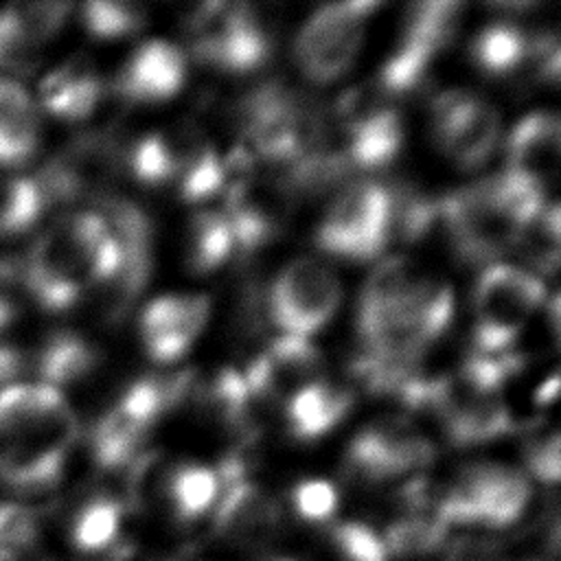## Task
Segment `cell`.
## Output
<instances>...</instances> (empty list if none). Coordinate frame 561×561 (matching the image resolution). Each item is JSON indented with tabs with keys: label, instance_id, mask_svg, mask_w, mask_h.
Returning a JSON list of instances; mask_svg holds the SVG:
<instances>
[{
	"label": "cell",
	"instance_id": "obj_1",
	"mask_svg": "<svg viewBox=\"0 0 561 561\" xmlns=\"http://www.w3.org/2000/svg\"><path fill=\"white\" fill-rule=\"evenodd\" d=\"M77 434V416L61 390L39 381L0 388V489L22 502L50 493Z\"/></svg>",
	"mask_w": 561,
	"mask_h": 561
},
{
	"label": "cell",
	"instance_id": "obj_2",
	"mask_svg": "<svg viewBox=\"0 0 561 561\" xmlns=\"http://www.w3.org/2000/svg\"><path fill=\"white\" fill-rule=\"evenodd\" d=\"M121 267V248L96 210H75L50 224L20 265L33 300L53 313L75 307L90 287L107 285Z\"/></svg>",
	"mask_w": 561,
	"mask_h": 561
},
{
	"label": "cell",
	"instance_id": "obj_3",
	"mask_svg": "<svg viewBox=\"0 0 561 561\" xmlns=\"http://www.w3.org/2000/svg\"><path fill=\"white\" fill-rule=\"evenodd\" d=\"M543 298L546 287L535 274L504 263L486 267L473 294V355L508 353Z\"/></svg>",
	"mask_w": 561,
	"mask_h": 561
},
{
	"label": "cell",
	"instance_id": "obj_4",
	"mask_svg": "<svg viewBox=\"0 0 561 561\" xmlns=\"http://www.w3.org/2000/svg\"><path fill=\"white\" fill-rule=\"evenodd\" d=\"M392 237V188L381 182L359 180L333 199L320 221L318 245L340 259L368 261Z\"/></svg>",
	"mask_w": 561,
	"mask_h": 561
},
{
	"label": "cell",
	"instance_id": "obj_5",
	"mask_svg": "<svg viewBox=\"0 0 561 561\" xmlns=\"http://www.w3.org/2000/svg\"><path fill=\"white\" fill-rule=\"evenodd\" d=\"M438 221L465 263H489L515 245L522 230L495 199L489 180L443 197Z\"/></svg>",
	"mask_w": 561,
	"mask_h": 561
},
{
	"label": "cell",
	"instance_id": "obj_6",
	"mask_svg": "<svg viewBox=\"0 0 561 561\" xmlns=\"http://www.w3.org/2000/svg\"><path fill=\"white\" fill-rule=\"evenodd\" d=\"M342 287L324 263L302 256L291 261L274 278L267 296L270 320L280 335L307 337L320 331L340 307Z\"/></svg>",
	"mask_w": 561,
	"mask_h": 561
},
{
	"label": "cell",
	"instance_id": "obj_7",
	"mask_svg": "<svg viewBox=\"0 0 561 561\" xmlns=\"http://www.w3.org/2000/svg\"><path fill=\"white\" fill-rule=\"evenodd\" d=\"M377 7V2H340L318 9L294 44L300 70L316 83L342 77L362 46L364 18Z\"/></svg>",
	"mask_w": 561,
	"mask_h": 561
},
{
	"label": "cell",
	"instance_id": "obj_8",
	"mask_svg": "<svg viewBox=\"0 0 561 561\" xmlns=\"http://www.w3.org/2000/svg\"><path fill=\"white\" fill-rule=\"evenodd\" d=\"M432 123L443 151L465 169L484 164L500 140L495 107L465 90L440 94L432 105Z\"/></svg>",
	"mask_w": 561,
	"mask_h": 561
},
{
	"label": "cell",
	"instance_id": "obj_9",
	"mask_svg": "<svg viewBox=\"0 0 561 561\" xmlns=\"http://www.w3.org/2000/svg\"><path fill=\"white\" fill-rule=\"evenodd\" d=\"M210 313L206 296H160L140 316V335L149 357L171 364L186 353Z\"/></svg>",
	"mask_w": 561,
	"mask_h": 561
},
{
	"label": "cell",
	"instance_id": "obj_10",
	"mask_svg": "<svg viewBox=\"0 0 561 561\" xmlns=\"http://www.w3.org/2000/svg\"><path fill=\"white\" fill-rule=\"evenodd\" d=\"M184 55L169 42H147L131 53L116 77V92L131 103L171 99L184 83Z\"/></svg>",
	"mask_w": 561,
	"mask_h": 561
},
{
	"label": "cell",
	"instance_id": "obj_11",
	"mask_svg": "<svg viewBox=\"0 0 561 561\" xmlns=\"http://www.w3.org/2000/svg\"><path fill=\"white\" fill-rule=\"evenodd\" d=\"M559 158H561L559 118L548 112H535L522 118L511 131L504 171L546 191V184L559 171Z\"/></svg>",
	"mask_w": 561,
	"mask_h": 561
},
{
	"label": "cell",
	"instance_id": "obj_12",
	"mask_svg": "<svg viewBox=\"0 0 561 561\" xmlns=\"http://www.w3.org/2000/svg\"><path fill=\"white\" fill-rule=\"evenodd\" d=\"M66 2H26L0 11V68H18L66 22Z\"/></svg>",
	"mask_w": 561,
	"mask_h": 561
},
{
	"label": "cell",
	"instance_id": "obj_13",
	"mask_svg": "<svg viewBox=\"0 0 561 561\" xmlns=\"http://www.w3.org/2000/svg\"><path fill=\"white\" fill-rule=\"evenodd\" d=\"M340 151L353 169H381L397 158L403 145V123L394 107L383 105L377 112L340 127Z\"/></svg>",
	"mask_w": 561,
	"mask_h": 561
},
{
	"label": "cell",
	"instance_id": "obj_14",
	"mask_svg": "<svg viewBox=\"0 0 561 561\" xmlns=\"http://www.w3.org/2000/svg\"><path fill=\"white\" fill-rule=\"evenodd\" d=\"M42 140V123L33 96L13 79L0 77V167L28 162Z\"/></svg>",
	"mask_w": 561,
	"mask_h": 561
},
{
	"label": "cell",
	"instance_id": "obj_15",
	"mask_svg": "<svg viewBox=\"0 0 561 561\" xmlns=\"http://www.w3.org/2000/svg\"><path fill=\"white\" fill-rule=\"evenodd\" d=\"M103 96V81L85 61H68L39 83V103L50 116L77 123L88 118Z\"/></svg>",
	"mask_w": 561,
	"mask_h": 561
},
{
	"label": "cell",
	"instance_id": "obj_16",
	"mask_svg": "<svg viewBox=\"0 0 561 561\" xmlns=\"http://www.w3.org/2000/svg\"><path fill=\"white\" fill-rule=\"evenodd\" d=\"M353 405L351 390L316 379L296 390L285 405L287 425L294 438L313 440L331 432Z\"/></svg>",
	"mask_w": 561,
	"mask_h": 561
},
{
	"label": "cell",
	"instance_id": "obj_17",
	"mask_svg": "<svg viewBox=\"0 0 561 561\" xmlns=\"http://www.w3.org/2000/svg\"><path fill=\"white\" fill-rule=\"evenodd\" d=\"M39 383L61 390L83 381L99 366V351L75 331L50 333L33 353Z\"/></svg>",
	"mask_w": 561,
	"mask_h": 561
},
{
	"label": "cell",
	"instance_id": "obj_18",
	"mask_svg": "<svg viewBox=\"0 0 561 561\" xmlns=\"http://www.w3.org/2000/svg\"><path fill=\"white\" fill-rule=\"evenodd\" d=\"M276 526L272 502L250 482L237 480L226 484L217 511V528L239 541H256Z\"/></svg>",
	"mask_w": 561,
	"mask_h": 561
},
{
	"label": "cell",
	"instance_id": "obj_19",
	"mask_svg": "<svg viewBox=\"0 0 561 561\" xmlns=\"http://www.w3.org/2000/svg\"><path fill=\"white\" fill-rule=\"evenodd\" d=\"M50 202L35 175H7L0 180V241L13 239L46 215Z\"/></svg>",
	"mask_w": 561,
	"mask_h": 561
},
{
	"label": "cell",
	"instance_id": "obj_20",
	"mask_svg": "<svg viewBox=\"0 0 561 561\" xmlns=\"http://www.w3.org/2000/svg\"><path fill=\"white\" fill-rule=\"evenodd\" d=\"M471 57L482 72L504 77L530 57V35L511 22H493L476 35Z\"/></svg>",
	"mask_w": 561,
	"mask_h": 561
},
{
	"label": "cell",
	"instance_id": "obj_21",
	"mask_svg": "<svg viewBox=\"0 0 561 561\" xmlns=\"http://www.w3.org/2000/svg\"><path fill=\"white\" fill-rule=\"evenodd\" d=\"M232 252V230L224 210H199L193 215L186 234V263L193 272H213L226 263Z\"/></svg>",
	"mask_w": 561,
	"mask_h": 561
},
{
	"label": "cell",
	"instance_id": "obj_22",
	"mask_svg": "<svg viewBox=\"0 0 561 561\" xmlns=\"http://www.w3.org/2000/svg\"><path fill=\"white\" fill-rule=\"evenodd\" d=\"M460 13L462 4L449 0L412 4L403 20L401 42L414 44L436 57V53L443 50L454 37Z\"/></svg>",
	"mask_w": 561,
	"mask_h": 561
},
{
	"label": "cell",
	"instance_id": "obj_23",
	"mask_svg": "<svg viewBox=\"0 0 561 561\" xmlns=\"http://www.w3.org/2000/svg\"><path fill=\"white\" fill-rule=\"evenodd\" d=\"M528 497L530 484L524 473L500 465H489L478 522L486 526H506L522 515Z\"/></svg>",
	"mask_w": 561,
	"mask_h": 561
},
{
	"label": "cell",
	"instance_id": "obj_24",
	"mask_svg": "<svg viewBox=\"0 0 561 561\" xmlns=\"http://www.w3.org/2000/svg\"><path fill=\"white\" fill-rule=\"evenodd\" d=\"M118 526L121 504L107 495H96L75 511L68 537L81 552H101L116 539Z\"/></svg>",
	"mask_w": 561,
	"mask_h": 561
},
{
	"label": "cell",
	"instance_id": "obj_25",
	"mask_svg": "<svg viewBox=\"0 0 561 561\" xmlns=\"http://www.w3.org/2000/svg\"><path fill=\"white\" fill-rule=\"evenodd\" d=\"M221 480L217 471L204 465H182L167 478L169 500L182 519L204 515L219 495Z\"/></svg>",
	"mask_w": 561,
	"mask_h": 561
},
{
	"label": "cell",
	"instance_id": "obj_26",
	"mask_svg": "<svg viewBox=\"0 0 561 561\" xmlns=\"http://www.w3.org/2000/svg\"><path fill=\"white\" fill-rule=\"evenodd\" d=\"M419 278L421 276L414 274L410 261L403 256H390L381 261L364 285L359 316H370L397 307L410 294Z\"/></svg>",
	"mask_w": 561,
	"mask_h": 561
},
{
	"label": "cell",
	"instance_id": "obj_27",
	"mask_svg": "<svg viewBox=\"0 0 561 561\" xmlns=\"http://www.w3.org/2000/svg\"><path fill=\"white\" fill-rule=\"evenodd\" d=\"M81 22L96 39H118L138 33L147 15L136 2H88L81 7Z\"/></svg>",
	"mask_w": 561,
	"mask_h": 561
},
{
	"label": "cell",
	"instance_id": "obj_28",
	"mask_svg": "<svg viewBox=\"0 0 561 561\" xmlns=\"http://www.w3.org/2000/svg\"><path fill=\"white\" fill-rule=\"evenodd\" d=\"M180 195L186 202H204L226 188V162L208 145H202L180 171Z\"/></svg>",
	"mask_w": 561,
	"mask_h": 561
},
{
	"label": "cell",
	"instance_id": "obj_29",
	"mask_svg": "<svg viewBox=\"0 0 561 561\" xmlns=\"http://www.w3.org/2000/svg\"><path fill=\"white\" fill-rule=\"evenodd\" d=\"M443 535H445V526L436 513H423V515L414 513L394 522L388 528L383 548L386 552L390 550L392 554H399V557H414L436 548Z\"/></svg>",
	"mask_w": 561,
	"mask_h": 561
},
{
	"label": "cell",
	"instance_id": "obj_30",
	"mask_svg": "<svg viewBox=\"0 0 561 561\" xmlns=\"http://www.w3.org/2000/svg\"><path fill=\"white\" fill-rule=\"evenodd\" d=\"M331 543L340 561H386L383 541L364 524H337L331 530Z\"/></svg>",
	"mask_w": 561,
	"mask_h": 561
},
{
	"label": "cell",
	"instance_id": "obj_31",
	"mask_svg": "<svg viewBox=\"0 0 561 561\" xmlns=\"http://www.w3.org/2000/svg\"><path fill=\"white\" fill-rule=\"evenodd\" d=\"M291 502L307 522H324L337 508V489L327 480H305L291 491Z\"/></svg>",
	"mask_w": 561,
	"mask_h": 561
},
{
	"label": "cell",
	"instance_id": "obj_32",
	"mask_svg": "<svg viewBox=\"0 0 561 561\" xmlns=\"http://www.w3.org/2000/svg\"><path fill=\"white\" fill-rule=\"evenodd\" d=\"M33 535H35L33 508L26 502L15 500L11 495L0 497V546L22 550V546L31 541Z\"/></svg>",
	"mask_w": 561,
	"mask_h": 561
},
{
	"label": "cell",
	"instance_id": "obj_33",
	"mask_svg": "<svg viewBox=\"0 0 561 561\" xmlns=\"http://www.w3.org/2000/svg\"><path fill=\"white\" fill-rule=\"evenodd\" d=\"M528 469L543 482H557L561 473L559 465V436L550 434L543 440L530 445L526 454Z\"/></svg>",
	"mask_w": 561,
	"mask_h": 561
},
{
	"label": "cell",
	"instance_id": "obj_34",
	"mask_svg": "<svg viewBox=\"0 0 561 561\" xmlns=\"http://www.w3.org/2000/svg\"><path fill=\"white\" fill-rule=\"evenodd\" d=\"M449 561H506L502 552L489 541H460L451 548Z\"/></svg>",
	"mask_w": 561,
	"mask_h": 561
},
{
	"label": "cell",
	"instance_id": "obj_35",
	"mask_svg": "<svg viewBox=\"0 0 561 561\" xmlns=\"http://www.w3.org/2000/svg\"><path fill=\"white\" fill-rule=\"evenodd\" d=\"M557 390H559V379H557V375H552L546 383H541V388L537 392V403H543V405L552 403L557 397Z\"/></svg>",
	"mask_w": 561,
	"mask_h": 561
},
{
	"label": "cell",
	"instance_id": "obj_36",
	"mask_svg": "<svg viewBox=\"0 0 561 561\" xmlns=\"http://www.w3.org/2000/svg\"><path fill=\"white\" fill-rule=\"evenodd\" d=\"M0 561H28V559H26L24 550L0 546Z\"/></svg>",
	"mask_w": 561,
	"mask_h": 561
}]
</instances>
